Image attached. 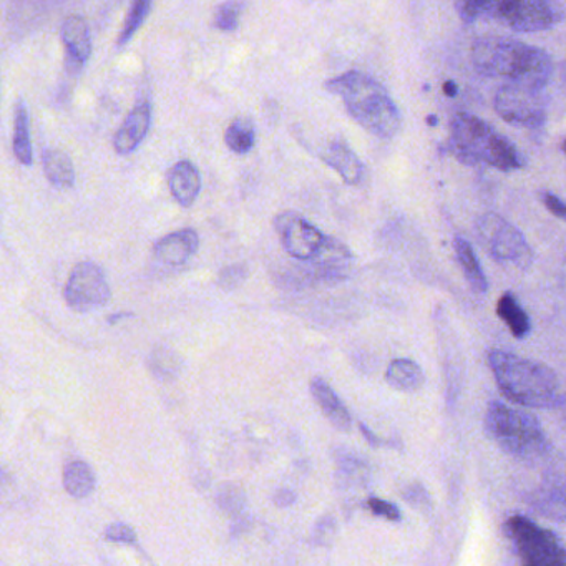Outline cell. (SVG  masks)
Masks as SVG:
<instances>
[{
  "label": "cell",
  "instance_id": "d4e9b609",
  "mask_svg": "<svg viewBox=\"0 0 566 566\" xmlns=\"http://www.w3.org/2000/svg\"><path fill=\"white\" fill-rule=\"evenodd\" d=\"M151 4H154V0H134L127 19H125L124 28H122L120 38H118V45L120 48L127 45L130 39L137 34L138 29L147 21Z\"/></svg>",
  "mask_w": 566,
  "mask_h": 566
},
{
  "label": "cell",
  "instance_id": "52a82bcc",
  "mask_svg": "<svg viewBox=\"0 0 566 566\" xmlns=\"http://www.w3.org/2000/svg\"><path fill=\"white\" fill-rule=\"evenodd\" d=\"M503 532L515 546L520 559L528 566L565 565L562 542L552 530L542 528L528 516L513 515L503 525Z\"/></svg>",
  "mask_w": 566,
  "mask_h": 566
},
{
  "label": "cell",
  "instance_id": "9c48e42d",
  "mask_svg": "<svg viewBox=\"0 0 566 566\" xmlns=\"http://www.w3.org/2000/svg\"><path fill=\"white\" fill-rule=\"evenodd\" d=\"M495 111L513 127L539 130L548 117V97L545 91L506 84L496 92Z\"/></svg>",
  "mask_w": 566,
  "mask_h": 566
},
{
  "label": "cell",
  "instance_id": "cb8c5ba5",
  "mask_svg": "<svg viewBox=\"0 0 566 566\" xmlns=\"http://www.w3.org/2000/svg\"><path fill=\"white\" fill-rule=\"evenodd\" d=\"M254 127L248 118H238L228 127L224 142L234 154L244 155L254 147Z\"/></svg>",
  "mask_w": 566,
  "mask_h": 566
},
{
  "label": "cell",
  "instance_id": "30bf717a",
  "mask_svg": "<svg viewBox=\"0 0 566 566\" xmlns=\"http://www.w3.org/2000/svg\"><path fill=\"white\" fill-rule=\"evenodd\" d=\"M112 291L104 270L94 261H82L65 284V301L75 313L101 310L111 301Z\"/></svg>",
  "mask_w": 566,
  "mask_h": 566
},
{
  "label": "cell",
  "instance_id": "f1b7e54d",
  "mask_svg": "<svg viewBox=\"0 0 566 566\" xmlns=\"http://www.w3.org/2000/svg\"><path fill=\"white\" fill-rule=\"evenodd\" d=\"M104 538L107 542L125 543V545H135L137 543V533L132 526L125 523H114L105 530Z\"/></svg>",
  "mask_w": 566,
  "mask_h": 566
},
{
  "label": "cell",
  "instance_id": "603a6c76",
  "mask_svg": "<svg viewBox=\"0 0 566 566\" xmlns=\"http://www.w3.org/2000/svg\"><path fill=\"white\" fill-rule=\"evenodd\" d=\"M14 154L18 160L25 167H31L34 155H32L31 125H29V112L24 102L15 105L14 117Z\"/></svg>",
  "mask_w": 566,
  "mask_h": 566
},
{
  "label": "cell",
  "instance_id": "3957f363",
  "mask_svg": "<svg viewBox=\"0 0 566 566\" xmlns=\"http://www.w3.org/2000/svg\"><path fill=\"white\" fill-rule=\"evenodd\" d=\"M331 94L339 95L350 117L380 138H392L399 132L400 112L386 88L363 72H347L326 82Z\"/></svg>",
  "mask_w": 566,
  "mask_h": 566
},
{
  "label": "cell",
  "instance_id": "277c9868",
  "mask_svg": "<svg viewBox=\"0 0 566 566\" xmlns=\"http://www.w3.org/2000/svg\"><path fill=\"white\" fill-rule=\"evenodd\" d=\"M450 130L452 137L447 142V154L462 164L489 165L500 171L525 167L515 145L475 115L457 114Z\"/></svg>",
  "mask_w": 566,
  "mask_h": 566
},
{
  "label": "cell",
  "instance_id": "e0dca14e",
  "mask_svg": "<svg viewBox=\"0 0 566 566\" xmlns=\"http://www.w3.org/2000/svg\"><path fill=\"white\" fill-rule=\"evenodd\" d=\"M321 157L347 185H359L363 181L364 165L344 142H333Z\"/></svg>",
  "mask_w": 566,
  "mask_h": 566
},
{
  "label": "cell",
  "instance_id": "8fae6325",
  "mask_svg": "<svg viewBox=\"0 0 566 566\" xmlns=\"http://www.w3.org/2000/svg\"><path fill=\"white\" fill-rule=\"evenodd\" d=\"M274 228L280 234L284 250L294 260H317L329 244L331 237L321 233L314 224L293 211L277 214Z\"/></svg>",
  "mask_w": 566,
  "mask_h": 566
},
{
  "label": "cell",
  "instance_id": "4dcf8cb0",
  "mask_svg": "<svg viewBox=\"0 0 566 566\" xmlns=\"http://www.w3.org/2000/svg\"><path fill=\"white\" fill-rule=\"evenodd\" d=\"M247 276V271L241 266H231L227 268V270L221 271L220 274V284L227 290H231V287L238 286L241 281Z\"/></svg>",
  "mask_w": 566,
  "mask_h": 566
},
{
  "label": "cell",
  "instance_id": "836d02e7",
  "mask_svg": "<svg viewBox=\"0 0 566 566\" xmlns=\"http://www.w3.org/2000/svg\"><path fill=\"white\" fill-rule=\"evenodd\" d=\"M134 313H115L114 316L108 317V323L117 324L118 321L127 319V317H134Z\"/></svg>",
  "mask_w": 566,
  "mask_h": 566
},
{
  "label": "cell",
  "instance_id": "2e32d148",
  "mask_svg": "<svg viewBox=\"0 0 566 566\" xmlns=\"http://www.w3.org/2000/svg\"><path fill=\"white\" fill-rule=\"evenodd\" d=\"M311 394H313V399L316 400L324 416L327 417V420L336 429L350 430L353 417H350L349 410H347L343 400L337 397V394L334 392L333 387L326 380L321 379V377H314L311 380Z\"/></svg>",
  "mask_w": 566,
  "mask_h": 566
},
{
  "label": "cell",
  "instance_id": "8992f818",
  "mask_svg": "<svg viewBox=\"0 0 566 566\" xmlns=\"http://www.w3.org/2000/svg\"><path fill=\"white\" fill-rule=\"evenodd\" d=\"M482 18L516 32H538L565 21L562 0H483Z\"/></svg>",
  "mask_w": 566,
  "mask_h": 566
},
{
  "label": "cell",
  "instance_id": "6da1fadb",
  "mask_svg": "<svg viewBox=\"0 0 566 566\" xmlns=\"http://www.w3.org/2000/svg\"><path fill=\"white\" fill-rule=\"evenodd\" d=\"M470 59L483 77L505 78L509 84L536 91H545L552 81L553 61L548 52L512 38L486 35L476 39Z\"/></svg>",
  "mask_w": 566,
  "mask_h": 566
},
{
  "label": "cell",
  "instance_id": "4316f807",
  "mask_svg": "<svg viewBox=\"0 0 566 566\" xmlns=\"http://www.w3.org/2000/svg\"><path fill=\"white\" fill-rule=\"evenodd\" d=\"M244 4L241 0H228L214 12V28L223 32H231L240 24L241 14H243Z\"/></svg>",
  "mask_w": 566,
  "mask_h": 566
},
{
  "label": "cell",
  "instance_id": "83f0119b",
  "mask_svg": "<svg viewBox=\"0 0 566 566\" xmlns=\"http://www.w3.org/2000/svg\"><path fill=\"white\" fill-rule=\"evenodd\" d=\"M366 506L374 513V515L382 516V518L389 520V522H400V520H402V513L397 509V505L387 502V500L370 496L366 502Z\"/></svg>",
  "mask_w": 566,
  "mask_h": 566
},
{
  "label": "cell",
  "instance_id": "9a60e30c",
  "mask_svg": "<svg viewBox=\"0 0 566 566\" xmlns=\"http://www.w3.org/2000/svg\"><path fill=\"white\" fill-rule=\"evenodd\" d=\"M168 187L178 205L190 208L201 191L200 171L191 161H178L168 174Z\"/></svg>",
  "mask_w": 566,
  "mask_h": 566
},
{
  "label": "cell",
  "instance_id": "7402d4cb",
  "mask_svg": "<svg viewBox=\"0 0 566 566\" xmlns=\"http://www.w3.org/2000/svg\"><path fill=\"white\" fill-rule=\"evenodd\" d=\"M44 171L54 187L71 188L75 184V168L71 157L61 150H48L44 154Z\"/></svg>",
  "mask_w": 566,
  "mask_h": 566
},
{
  "label": "cell",
  "instance_id": "7a4b0ae2",
  "mask_svg": "<svg viewBox=\"0 0 566 566\" xmlns=\"http://www.w3.org/2000/svg\"><path fill=\"white\" fill-rule=\"evenodd\" d=\"M486 359L496 387L512 402L533 409H558L565 403L558 374L546 364L499 349L490 350Z\"/></svg>",
  "mask_w": 566,
  "mask_h": 566
},
{
  "label": "cell",
  "instance_id": "d590c367",
  "mask_svg": "<svg viewBox=\"0 0 566 566\" xmlns=\"http://www.w3.org/2000/svg\"><path fill=\"white\" fill-rule=\"evenodd\" d=\"M429 125H437V118L436 117H430L429 118Z\"/></svg>",
  "mask_w": 566,
  "mask_h": 566
},
{
  "label": "cell",
  "instance_id": "4fadbf2b",
  "mask_svg": "<svg viewBox=\"0 0 566 566\" xmlns=\"http://www.w3.org/2000/svg\"><path fill=\"white\" fill-rule=\"evenodd\" d=\"M62 41L65 48V62L72 72H81L92 55V38L87 22L81 15H71L62 25Z\"/></svg>",
  "mask_w": 566,
  "mask_h": 566
},
{
  "label": "cell",
  "instance_id": "5bb4252c",
  "mask_svg": "<svg viewBox=\"0 0 566 566\" xmlns=\"http://www.w3.org/2000/svg\"><path fill=\"white\" fill-rule=\"evenodd\" d=\"M151 125V105L142 102L125 118L122 127L118 128L114 138V148L118 155H130L140 147L142 142L147 138Z\"/></svg>",
  "mask_w": 566,
  "mask_h": 566
},
{
  "label": "cell",
  "instance_id": "5b68a950",
  "mask_svg": "<svg viewBox=\"0 0 566 566\" xmlns=\"http://www.w3.org/2000/svg\"><path fill=\"white\" fill-rule=\"evenodd\" d=\"M485 432L502 452L516 460H539L549 452V442L538 419L502 402H490L486 407Z\"/></svg>",
  "mask_w": 566,
  "mask_h": 566
},
{
  "label": "cell",
  "instance_id": "ba28073f",
  "mask_svg": "<svg viewBox=\"0 0 566 566\" xmlns=\"http://www.w3.org/2000/svg\"><path fill=\"white\" fill-rule=\"evenodd\" d=\"M480 240L490 256L499 263H510L518 270H528L533 251L525 237L512 223L496 213H486L476 223Z\"/></svg>",
  "mask_w": 566,
  "mask_h": 566
},
{
  "label": "cell",
  "instance_id": "d6986e66",
  "mask_svg": "<svg viewBox=\"0 0 566 566\" xmlns=\"http://www.w3.org/2000/svg\"><path fill=\"white\" fill-rule=\"evenodd\" d=\"M386 380L392 389L400 392H416L426 384V374L413 360L396 359L387 367Z\"/></svg>",
  "mask_w": 566,
  "mask_h": 566
},
{
  "label": "cell",
  "instance_id": "f546056e",
  "mask_svg": "<svg viewBox=\"0 0 566 566\" xmlns=\"http://www.w3.org/2000/svg\"><path fill=\"white\" fill-rule=\"evenodd\" d=\"M482 2L483 0H453V6L460 19L467 24H472L482 18Z\"/></svg>",
  "mask_w": 566,
  "mask_h": 566
},
{
  "label": "cell",
  "instance_id": "e575fe53",
  "mask_svg": "<svg viewBox=\"0 0 566 566\" xmlns=\"http://www.w3.org/2000/svg\"><path fill=\"white\" fill-rule=\"evenodd\" d=\"M6 480H8V473L4 470L0 469V486L6 485Z\"/></svg>",
  "mask_w": 566,
  "mask_h": 566
},
{
  "label": "cell",
  "instance_id": "44dd1931",
  "mask_svg": "<svg viewBox=\"0 0 566 566\" xmlns=\"http://www.w3.org/2000/svg\"><path fill=\"white\" fill-rule=\"evenodd\" d=\"M95 473L84 460L67 463L64 470V486L74 499H87L95 490Z\"/></svg>",
  "mask_w": 566,
  "mask_h": 566
},
{
  "label": "cell",
  "instance_id": "1f68e13d",
  "mask_svg": "<svg viewBox=\"0 0 566 566\" xmlns=\"http://www.w3.org/2000/svg\"><path fill=\"white\" fill-rule=\"evenodd\" d=\"M543 203H545V207L548 208L549 213L555 214V217L559 218V220H565L566 207L558 197H555V195L552 193H545L543 195Z\"/></svg>",
  "mask_w": 566,
  "mask_h": 566
},
{
  "label": "cell",
  "instance_id": "d6a6232c",
  "mask_svg": "<svg viewBox=\"0 0 566 566\" xmlns=\"http://www.w3.org/2000/svg\"><path fill=\"white\" fill-rule=\"evenodd\" d=\"M443 94H446L447 97H455V95L459 94V87H457L455 82H446V84H443Z\"/></svg>",
  "mask_w": 566,
  "mask_h": 566
},
{
  "label": "cell",
  "instance_id": "484cf974",
  "mask_svg": "<svg viewBox=\"0 0 566 566\" xmlns=\"http://www.w3.org/2000/svg\"><path fill=\"white\" fill-rule=\"evenodd\" d=\"M151 373L158 377V379H174L177 376L178 364L177 356L171 350L165 349V347H158L151 353L150 360H148Z\"/></svg>",
  "mask_w": 566,
  "mask_h": 566
},
{
  "label": "cell",
  "instance_id": "7c38bea8",
  "mask_svg": "<svg viewBox=\"0 0 566 566\" xmlns=\"http://www.w3.org/2000/svg\"><path fill=\"white\" fill-rule=\"evenodd\" d=\"M198 248H200V237L197 231L191 228L175 231L155 244V263L160 264L165 270H178L197 254Z\"/></svg>",
  "mask_w": 566,
  "mask_h": 566
},
{
  "label": "cell",
  "instance_id": "ffe728a7",
  "mask_svg": "<svg viewBox=\"0 0 566 566\" xmlns=\"http://www.w3.org/2000/svg\"><path fill=\"white\" fill-rule=\"evenodd\" d=\"M496 314L509 326L510 333L516 339H525L532 331L528 314L513 293L502 294L496 303Z\"/></svg>",
  "mask_w": 566,
  "mask_h": 566
},
{
  "label": "cell",
  "instance_id": "ac0fdd59",
  "mask_svg": "<svg viewBox=\"0 0 566 566\" xmlns=\"http://www.w3.org/2000/svg\"><path fill=\"white\" fill-rule=\"evenodd\" d=\"M453 250H455L457 260H459L463 276L469 281L470 287L475 293L485 294L489 291V280L483 273L482 264H480L472 244L465 238L457 237L453 240Z\"/></svg>",
  "mask_w": 566,
  "mask_h": 566
}]
</instances>
